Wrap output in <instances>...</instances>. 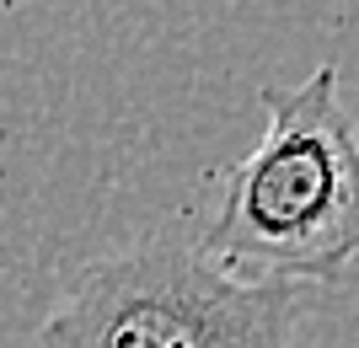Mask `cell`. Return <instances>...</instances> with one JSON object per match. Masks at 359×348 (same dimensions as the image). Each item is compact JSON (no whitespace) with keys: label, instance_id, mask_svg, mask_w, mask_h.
I'll list each match as a JSON object with an SVG mask.
<instances>
[{"label":"cell","instance_id":"6da1fadb","mask_svg":"<svg viewBox=\"0 0 359 348\" xmlns=\"http://www.w3.org/2000/svg\"><path fill=\"white\" fill-rule=\"evenodd\" d=\"M263 139L236 161L204 258L231 273L338 284L359 258V129L322 64L300 86H269Z\"/></svg>","mask_w":359,"mask_h":348},{"label":"cell","instance_id":"7a4b0ae2","mask_svg":"<svg viewBox=\"0 0 359 348\" xmlns=\"http://www.w3.org/2000/svg\"><path fill=\"white\" fill-rule=\"evenodd\" d=\"M300 284L231 273L204 246L150 236L91 258L38 321V348H285Z\"/></svg>","mask_w":359,"mask_h":348}]
</instances>
